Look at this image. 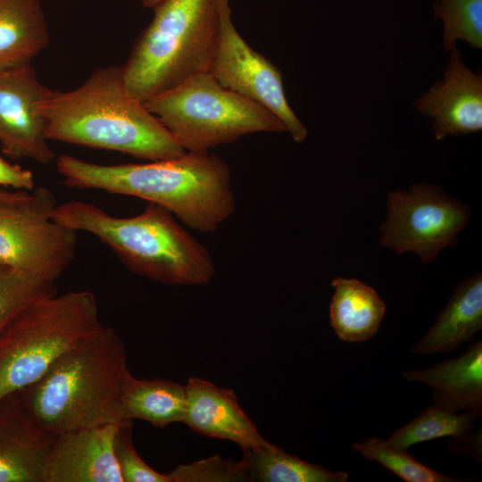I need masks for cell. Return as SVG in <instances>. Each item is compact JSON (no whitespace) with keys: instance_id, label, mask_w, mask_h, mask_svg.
<instances>
[{"instance_id":"obj_1","label":"cell","mask_w":482,"mask_h":482,"mask_svg":"<svg viewBox=\"0 0 482 482\" xmlns=\"http://www.w3.org/2000/svg\"><path fill=\"white\" fill-rule=\"evenodd\" d=\"M55 165L68 187L146 200L202 233L217 230L236 210L231 170L222 158L209 152H186L172 159L114 165L62 154Z\"/></svg>"},{"instance_id":"obj_2","label":"cell","mask_w":482,"mask_h":482,"mask_svg":"<svg viewBox=\"0 0 482 482\" xmlns=\"http://www.w3.org/2000/svg\"><path fill=\"white\" fill-rule=\"evenodd\" d=\"M48 140L128 154L148 161L187 151L127 89L122 66L96 69L78 87L50 89L40 104Z\"/></svg>"},{"instance_id":"obj_3","label":"cell","mask_w":482,"mask_h":482,"mask_svg":"<svg viewBox=\"0 0 482 482\" xmlns=\"http://www.w3.org/2000/svg\"><path fill=\"white\" fill-rule=\"evenodd\" d=\"M131 377L122 340L112 328L103 326L19 393L32 421L55 436L71 430L132 421L126 420L123 412Z\"/></svg>"},{"instance_id":"obj_4","label":"cell","mask_w":482,"mask_h":482,"mask_svg":"<svg viewBox=\"0 0 482 482\" xmlns=\"http://www.w3.org/2000/svg\"><path fill=\"white\" fill-rule=\"evenodd\" d=\"M52 220L93 235L131 272L165 285L205 286L216 268L208 249L166 208L148 202L133 217H115L89 203L57 204Z\"/></svg>"},{"instance_id":"obj_5","label":"cell","mask_w":482,"mask_h":482,"mask_svg":"<svg viewBox=\"0 0 482 482\" xmlns=\"http://www.w3.org/2000/svg\"><path fill=\"white\" fill-rule=\"evenodd\" d=\"M229 0H162L121 65L129 92L145 103L208 71Z\"/></svg>"},{"instance_id":"obj_6","label":"cell","mask_w":482,"mask_h":482,"mask_svg":"<svg viewBox=\"0 0 482 482\" xmlns=\"http://www.w3.org/2000/svg\"><path fill=\"white\" fill-rule=\"evenodd\" d=\"M102 328L88 290L57 293L28 305L0 332V402L36 382Z\"/></svg>"},{"instance_id":"obj_7","label":"cell","mask_w":482,"mask_h":482,"mask_svg":"<svg viewBox=\"0 0 482 482\" xmlns=\"http://www.w3.org/2000/svg\"><path fill=\"white\" fill-rule=\"evenodd\" d=\"M144 104L187 152L208 153L254 133L287 132L270 111L226 88L208 71Z\"/></svg>"},{"instance_id":"obj_8","label":"cell","mask_w":482,"mask_h":482,"mask_svg":"<svg viewBox=\"0 0 482 482\" xmlns=\"http://www.w3.org/2000/svg\"><path fill=\"white\" fill-rule=\"evenodd\" d=\"M54 193L34 187L0 202V262L56 281L75 257L78 232L52 220Z\"/></svg>"},{"instance_id":"obj_9","label":"cell","mask_w":482,"mask_h":482,"mask_svg":"<svg viewBox=\"0 0 482 482\" xmlns=\"http://www.w3.org/2000/svg\"><path fill=\"white\" fill-rule=\"evenodd\" d=\"M471 216L470 206L440 187L414 183L386 196V219L380 225L379 243L402 254L414 253L430 263L445 248H454Z\"/></svg>"},{"instance_id":"obj_10","label":"cell","mask_w":482,"mask_h":482,"mask_svg":"<svg viewBox=\"0 0 482 482\" xmlns=\"http://www.w3.org/2000/svg\"><path fill=\"white\" fill-rule=\"evenodd\" d=\"M208 72L226 88L274 114L295 142L303 143L306 139L308 129L289 105L280 70L253 49L239 34L231 18L229 1L222 9Z\"/></svg>"},{"instance_id":"obj_11","label":"cell","mask_w":482,"mask_h":482,"mask_svg":"<svg viewBox=\"0 0 482 482\" xmlns=\"http://www.w3.org/2000/svg\"><path fill=\"white\" fill-rule=\"evenodd\" d=\"M48 90L31 63L0 70V145L6 155L41 164L54 161L40 110Z\"/></svg>"},{"instance_id":"obj_12","label":"cell","mask_w":482,"mask_h":482,"mask_svg":"<svg viewBox=\"0 0 482 482\" xmlns=\"http://www.w3.org/2000/svg\"><path fill=\"white\" fill-rule=\"evenodd\" d=\"M449 52L443 78L414 102L432 120L436 140L482 129V75L466 65L456 46Z\"/></svg>"},{"instance_id":"obj_13","label":"cell","mask_w":482,"mask_h":482,"mask_svg":"<svg viewBox=\"0 0 482 482\" xmlns=\"http://www.w3.org/2000/svg\"><path fill=\"white\" fill-rule=\"evenodd\" d=\"M120 426L105 424L56 435L44 482H123L113 448Z\"/></svg>"},{"instance_id":"obj_14","label":"cell","mask_w":482,"mask_h":482,"mask_svg":"<svg viewBox=\"0 0 482 482\" xmlns=\"http://www.w3.org/2000/svg\"><path fill=\"white\" fill-rule=\"evenodd\" d=\"M182 423L199 435L231 441L241 450L270 446L240 407L236 394L201 378H189Z\"/></svg>"},{"instance_id":"obj_15","label":"cell","mask_w":482,"mask_h":482,"mask_svg":"<svg viewBox=\"0 0 482 482\" xmlns=\"http://www.w3.org/2000/svg\"><path fill=\"white\" fill-rule=\"evenodd\" d=\"M402 377L422 382L431 390L434 403L451 411L482 414V341L470 345L457 358L422 370H407Z\"/></svg>"},{"instance_id":"obj_16","label":"cell","mask_w":482,"mask_h":482,"mask_svg":"<svg viewBox=\"0 0 482 482\" xmlns=\"http://www.w3.org/2000/svg\"><path fill=\"white\" fill-rule=\"evenodd\" d=\"M53 436L29 417L21 402L0 415V482H44Z\"/></svg>"},{"instance_id":"obj_17","label":"cell","mask_w":482,"mask_h":482,"mask_svg":"<svg viewBox=\"0 0 482 482\" xmlns=\"http://www.w3.org/2000/svg\"><path fill=\"white\" fill-rule=\"evenodd\" d=\"M482 329V273L461 280L434 324L410 348L415 354L447 353L474 339Z\"/></svg>"},{"instance_id":"obj_18","label":"cell","mask_w":482,"mask_h":482,"mask_svg":"<svg viewBox=\"0 0 482 482\" xmlns=\"http://www.w3.org/2000/svg\"><path fill=\"white\" fill-rule=\"evenodd\" d=\"M48 43L40 0H0V70L31 63Z\"/></svg>"},{"instance_id":"obj_19","label":"cell","mask_w":482,"mask_h":482,"mask_svg":"<svg viewBox=\"0 0 482 482\" xmlns=\"http://www.w3.org/2000/svg\"><path fill=\"white\" fill-rule=\"evenodd\" d=\"M329 303V324L339 339L366 341L376 335L386 312L377 291L357 278H336Z\"/></svg>"},{"instance_id":"obj_20","label":"cell","mask_w":482,"mask_h":482,"mask_svg":"<svg viewBox=\"0 0 482 482\" xmlns=\"http://www.w3.org/2000/svg\"><path fill=\"white\" fill-rule=\"evenodd\" d=\"M186 407L185 385L162 378L137 379L133 376L129 381L123 404L126 420H143L163 428L183 422Z\"/></svg>"},{"instance_id":"obj_21","label":"cell","mask_w":482,"mask_h":482,"mask_svg":"<svg viewBox=\"0 0 482 482\" xmlns=\"http://www.w3.org/2000/svg\"><path fill=\"white\" fill-rule=\"evenodd\" d=\"M248 481L260 482H345L346 471L329 470L292 455L275 445L242 451Z\"/></svg>"},{"instance_id":"obj_22","label":"cell","mask_w":482,"mask_h":482,"mask_svg":"<svg viewBox=\"0 0 482 482\" xmlns=\"http://www.w3.org/2000/svg\"><path fill=\"white\" fill-rule=\"evenodd\" d=\"M478 416L459 414L435 403L427 406L414 420L395 429L386 440L403 450L413 445L444 436H459L471 432Z\"/></svg>"},{"instance_id":"obj_23","label":"cell","mask_w":482,"mask_h":482,"mask_svg":"<svg viewBox=\"0 0 482 482\" xmlns=\"http://www.w3.org/2000/svg\"><path fill=\"white\" fill-rule=\"evenodd\" d=\"M55 282L0 262V332L28 305L56 295Z\"/></svg>"},{"instance_id":"obj_24","label":"cell","mask_w":482,"mask_h":482,"mask_svg":"<svg viewBox=\"0 0 482 482\" xmlns=\"http://www.w3.org/2000/svg\"><path fill=\"white\" fill-rule=\"evenodd\" d=\"M434 18L443 23V48L450 51L458 40L482 48V0H436Z\"/></svg>"},{"instance_id":"obj_25","label":"cell","mask_w":482,"mask_h":482,"mask_svg":"<svg viewBox=\"0 0 482 482\" xmlns=\"http://www.w3.org/2000/svg\"><path fill=\"white\" fill-rule=\"evenodd\" d=\"M353 452L364 459L377 461L406 482H459L424 465L403 450L378 436L353 444Z\"/></svg>"},{"instance_id":"obj_26","label":"cell","mask_w":482,"mask_h":482,"mask_svg":"<svg viewBox=\"0 0 482 482\" xmlns=\"http://www.w3.org/2000/svg\"><path fill=\"white\" fill-rule=\"evenodd\" d=\"M171 482H244L248 481L243 461L214 455L188 464H181L166 473Z\"/></svg>"},{"instance_id":"obj_27","label":"cell","mask_w":482,"mask_h":482,"mask_svg":"<svg viewBox=\"0 0 482 482\" xmlns=\"http://www.w3.org/2000/svg\"><path fill=\"white\" fill-rule=\"evenodd\" d=\"M133 422L120 425L113 448L123 482H171L169 476L153 470L139 456L132 443Z\"/></svg>"},{"instance_id":"obj_28","label":"cell","mask_w":482,"mask_h":482,"mask_svg":"<svg viewBox=\"0 0 482 482\" xmlns=\"http://www.w3.org/2000/svg\"><path fill=\"white\" fill-rule=\"evenodd\" d=\"M0 186L31 191L35 187V179L29 170L12 164L0 156Z\"/></svg>"},{"instance_id":"obj_29","label":"cell","mask_w":482,"mask_h":482,"mask_svg":"<svg viewBox=\"0 0 482 482\" xmlns=\"http://www.w3.org/2000/svg\"><path fill=\"white\" fill-rule=\"evenodd\" d=\"M481 438L480 427L479 431L475 434L470 432L459 436H451L448 442V449L452 453L463 454L482 462Z\"/></svg>"},{"instance_id":"obj_30","label":"cell","mask_w":482,"mask_h":482,"mask_svg":"<svg viewBox=\"0 0 482 482\" xmlns=\"http://www.w3.org/2000/svg\"><path fill=\"white\" fill-rule=\"evenodd\" d=\"M28 192H29V191H24V190H13V191L0 190V202L15 200V199L21 198V197L24 196Z\"/></svg>"},{"instance_id":"obj_31","label":"cell","mask_w":482,"mask_h":482,"mask_svg":"<svg viewBox=\"0 0 482 482\" xmlns=\"http://www.w3.org/2000/svg\"><path fill=\"white\" fill-rule=\"evenodd\" d=\"M140 1H141V4H142L145 8L153 9V8L155 7L162 0H140Z\"/></svg>"}]
</instances>
